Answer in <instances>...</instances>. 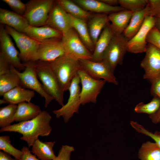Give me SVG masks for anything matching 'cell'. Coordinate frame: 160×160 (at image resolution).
<instances>
[{"mask_svg":"<svg viewBox=\"0 0 160 160\" xmlns=\"http://www.w3.org/2000/svg\"><path fill=\"white\" fill-rule=\"evenodd\" d=\"M151 83V93L153 97L160 98V75L150 81Z\"/></svg>","mask_w":160,"mask_h":160,"instance_id":"ab89813d","label":"cell"},{"mask_svg":"<svg viewBox=\"0 0 160 160\" xmlns=\"http://www.w3.org/2000/svg\"><path fill=\"white\" fill-rule=\"evenodd\" d=\"M61 39H55L41 42L36 61L52 62L66 55Z\"/></svg>","mask_w":160,"mask_h":160,"instance_id":"9a60e30c","label":"cell"},{"mask_svg":"<svg viewBox=\"0 0 160 160\" xmlns=\"http://www.w3.org/2000/svg\"><path fill=\"white\" fill-rule=\"evenodd\" d=\"M14 12L23 15L26 9V4L20 0H2Z\"/></svg>","mask_w":160,"mask_h":160,"instance_id":"d590c367","label":"cell"},{"mask_svg":"<svg viewBox=\"0 0 160 160\" xmlns=\"http://www.w3.org/2000/svg\"><path fill=\"white\" fill-rule=\"evenodd\" d=\"M80 83V79L78 74L72 80L69 88V96L67 103L60 108L53 111L57 118L62 117L65 123L68 122L75 113H78L81 104Z\"/></svg>","mask_w":160,"mask_h":160,"instance_id":"ba28073f","label":"cell"},{"mask_svg":"<svg viewBox=\"0 0 160 160\" xmlns=\"http://www.w3.org/2000/svg\"><path fill=\"white\" fill-rule=\"evenodd\" d=\"M114 35L109 22L103 29L95 45L91 60L96 62L102 60L103 54Z\"/></svg>","mask_w":160,"mask_h":160,"instance_id":"44dd1931","label":"cell"},{"mask_svg":"<svg viewBox=\"0 0 160 160\" xmlns=\"http://www.w3.org/2000/svg\"><path fill=\"white\" fill-rule=\"evenodd\" d=\"M148 14V9L146 6L141 10L133 12L127 27L122 33L128 40L132 39L140 30Z\"/></svg>","mask_w":160,"mask_h":160,"instance_id":"4316f807","label":"cell"},{"mask_svg":"<svg viewBox=\"0 0 160 160\" xmlns=\"http://www.w3.org/2000/svg\"><path fill=\"white\" fill-rule=\"evenodd\" d=\"M147 4V0H119V4L120 6L133 12L144 9Z\"/></svg>","mask_w":160,"mask_h":160,"instance_id":"836d02e7","label":"cell"},{"mask_svg":"<svg viewBox=\"0 0 160 160\" xmlns=\"http://www.w3.org/2000/svg\"><path fill=\"white\" fill-rule=\"evenodd\" d=\"M15 68L10 65V70L0 75V95L3 96L6 92L18 86H20L19 77Z\"/></svg>","mask_w":160,"mask_h":160,"instance_id":"f1b7e54d","label":"cell"},{"mask_svg":"<svg viewBox=\"0 0 160 160\" xmlns=\"http://www.w3.org/2000/svg\"><path fill=\"white\" fill-rule=\"evenodd\" d=\"M10 65L0 55V75L5 73L10 70Z\"/></svg>","mask_w":160,"mask_h":160,"instance_id":"b9f144b4","label":"cell"},{"mask_svg":"<svg viewBox=\"0 0 160 160\" xmlns=\"http://www.w3.org/2000/svg\"><path fill=\"white\" fill-rule=\"evenodd\" d=\"M41 111L39 106L32 103H21L17 105L14 121L19 122L31 120L37 116Z\"/></svg>","mask_w":160,"mask_h":160,"instance_id":"7402d4cb","label":"cell"},{"mask_svg":"<svg viewBox=\"0 0 160 160\" xmlns=\"http://www.w3.org/2000/svg\"><path fill=\"white\" fill-rule=\"evenodd\" d=\"M46 25L63 34L73 28L70 15L55 1L49 13Z\"/></svg>","mask_w":160,"mask_h":160,"instance_id":"2e32d148","label":"cell"},{"mask_svg":"<svg viewBox=\"0 0 160 160\" xmlns=\"http://www.w3.org/2000/svg\"><path fill=\"white\" fill-rule=\"evenodd\" d=\"M0 55L17 69L24 70L25 65L21 62L20 53L15 48L4 25L2 24L0 26Z\"/></svg>","mask_w":160,"mask_h":160,"instance_id":"8fae6325","label":"cell"},{"mask_svg":"<svg viewBox=\"0 0 160 160\" xmlns=\"http://www.w3.org/2000/svg\"><path fill=\"white\" fill-rule=\"evenodd\" d=\"M147 16L156 17L160 16V0H147Z\"/></svg>","mask_w":160,"mask_h":160,"instance_id":"8d00e7d4","label":"cell"},{"mask_svg":"<svg viewBox=\"0 0 160 160\" xmlns=\"http://www.w3.org/2000/svg\"><path fill=\"white\" fill-rule=\"evenodd\" d=\"M105 4L112 6H116L119 4V0H100Z\"/></svg>","mask_w":160,"mask_h":160,"instance_id":"f6af8a7d","label":"cell"},{"mask_svg":"<svg viewBox=\"0 0 160 160\" xmlns=\"http://www.w3.org/2000/svg\"><path fill=\"white\" fill-rule=\"evenodd\" d=\"M55 1L72 16L88 21L93 15L75 3L70 0H57Z\"/></svg>","mask_w":160,"mask_h":160,"instance_id":"484cf974","label":"cell"},{"mask_svg":"<svg viewBox=\"0 0 160 160\" xmlns=\"http://www.w3.org/2000/svg\"><path fill=\"white\" fill-rule=\"evenodd\" d=\"M29 148L26 146H23L21 149L23 153L21 160H39L35 155L31 153Z\"/></svg>","mask_w":160,"mask_h":160,"instance_id":"60d3db41","label":"cell"},{"mask_svg":"<svg viewBox=\"0 0 160 160\" xmlns=\"http://www.w3.org/2000/svg\"><path fill=\"white\" fill-rule=\"evenodd\" d=\"M108 15L97 13L93 15L88 21V29L95 46L103 29L109 23Z\"/></svg>","mask_w":160,"mask_h":160,"instance_id":"603a6c76","label":"cell"},{"mask_svg":"<svg viewBox=\"0 0 160 160\" xmlns=\"http://www.w3.org/2000/svg\"><path fill=\"white\" fill-rule=\"evenodd\" d=\"M0 23L2 25L11 27L23 33L29 25L23 15L2 8H0Z\"/></svg>","mask_w":160,"mask_h":160,"instance_id":"ac0fdd59","label":"cell"},{"mask_svg":"<svg viewBox=\"0 0 160 160\" xmlns=\"http://www.w3.org/2000/svg\"><path fill=\"white\" fill-rule=\"evenodd\" d=\"M146 41L147 43L151 44L160 49V32L155 27L148 33Z\"/></svg>","mask_w":160,"mask_h":160,"instance_id":"f35d334b","label":"cell"},{"mask_svg":"<svg viewBox=\"0 0 160 160\" xmlns=\"http://www.w3.org/2000/svg\"><path fill=\"white\" fill-rule=\"evenodd\" d=\"M47 63L62 91L68 90L72 80L81 68L79 60L65 55Z\"/></svg>","mask_w":160,"mask_h":160,"instance_id":"7a4b0ae2","label":"cell"},{"mask_svg":"<svg viewBox=\"0 0 160 160\" xmlns=\"http://www.w3.org/2000/svg\"><path fill=\"white\" fill-rule=\"evenodd\" d=\"M81 68L93 78L103 79L115 85L118 84L110 67L103 60L96 62L89 60H79Z\"/></svg>","mask_w":160,"mask_h":160,"instance_id":"7c38bea8","label":"cell"},{"mask_svg":"<svg viewBox=\"0 0 160 160\" xmlns=\"http://www.w3.org/2000/svg\"><path fill=\"white\" fill-rule=\"evenodd\" d=\"M128 40L123 35H114L104 52L102 60L106 62L114 73L118 65L123 63Z\"/></svg>","mask_w":160,"mask_h":160,"instance_id":"9c48e42d","label":"cell"},{"mask_svg":"<svg viewBox=\"0 0 160 160\" xmlns=\"http://www.w3.org/2000/svg\"><path fill=\"white\" fill-rule=\"evenodd\" d=\"M0 150L12 155L15 159L21 160L22 151L12 145L9 136L2 135L0 137Z\"/></svg>","mask_w":160,"mask_h":160,"instance_id":"d6a6232c","label":"cell"},{"mask_svg":"<svg viewBox=\"0 0 160 160\" xmlns=\"http://www.w3.org/2000/svg\"><path fill=\"white\" fill-rule=\"evenodd\" d=\"M17 108L16 104L9 103L0 108V127L1 128L8 127L13 121Z\"/></svg>","mask_w":160,"mask_h":160,"instance_id":"4dcf8cb0","label":"cell"},{"mask_svg":"<svg viewBox=\"0 0 160 160\" xmlns=\"http://www.w3.org/2000/svg\"><path fill=\"white\" fill-rule=\"evenodd\" d=\"M8 103V102L5 99L3 98L0 100V104H5Z\"/></svg>","mask_w":160,"mask_h":160,"instance_id":"7dc6e473","label":"cell"},{"mask_svg":"<svg viewBox=\"0 0 160 160\" xmlns=\"http://www.w3.org/2000/svg\"><path fill=\"white\" fill-rule=\"evenodd\" d=\"M70 15L72 28L75 30L87 49L92 53L95 45L89 35L87 22Z\"/></svg>","mask_w":160,"mask_h":160,"instance_id":"d4e9b609","label":"cell"},{"mask_svg":"<svg viewBox=\"0 0 160 160\" xmlns=\"http://www.w3.org/2000/svg\"><path fill=\"white\" fill-rule=\"evenodd\" d=\"M154 17L147 15L141 28L136 34L128 40L127 44V51L135 54L145 52L148 44L147 35L155 26Z\"/></svg>","mask_w":160,"mask_h":160,"instance_id":"5bb4252c","label":"cell"},{"mask_svg":"<svg viewBox=\"0 0 160 160\" xmlns=\"http://www.w3.org/2000/svg\"><path fill=\"white\" fill-rule=\"evenodd\" d=\"M73 1L85 10L98 14L108 15L125 9L120 6H112L108 5L101 0H74Z\"/></svg>","mask_w":160,"mask_h":160,"instance_id":"d6986e66","label":"cell"},{"mask_svg":"<svg viewBox=\"0 0 160 160\" xmlns=\"http://www.w3.org/2000/svg\"><path fill=\"white\" fill-rule=\"evenodd\" d=\"M138 156L140 160H160V148L155 142L147 141L141 145Z\"/></svg>","mask_w":160,"mask_h":160,"instance_id":"f546056e","label":"cell"},{"mask_svg":"<svg viewBox=\"0 0 160 160\" xmlns=\"http://www.w3.org/2000/svg\"><path fill=\"white\" fill-rule=\"evenodd\" d=\"M51 119L48 112L42 111L33 119L1 128L0 132H14L21 134L20 139L26 142L29 148L38 139L39 136H47L50 134L52 130L50 124Z\"/></svg>","mask_w":160,"mask_h":160,"instance_id":"6da1fadb","label":"cell"},{"mask_svg":"<svg viewBox=\"0 0 160 160\" xmlns=\"http://www.w3.org/2000/svg\"><path fill=\"white\" fill-rule=\"evenodd\" d=\"M24 33L40 42L55 39L62 38L63 34L55 29L47 25L34 27L29 25Z\"/></svg>","mask_w":160,"mask_h":160,"instance_id":"e0dca14e","label":"cell"},{"mask_svg":"<svg viewBox=\"0 0 160 160\" xmlns=\"http://www.w3.org/2000/svg\"><path fill=\"white\" fill-rule=\"evenodd\" d=\"M25 69L20 72L16 68L15 71L18 75L20 81V86L38 93L45 99V107L47 108L54 98L44 90L39 81L35 69L36 61H31L24 63Z\"/></svg>","mask_w":160,"mask_h":160,"instance_id":"277c9868","label":"cell"},{"mask_svg":"<svg viewBox=\"0 0 160 160\" xmlns=\"http://www.w3.org/2000/svg\"><path fill=\"white\" fill-rule=\"evenodd\" d=\"M54 2L53 0H30L26 4V9L23 16L31 26L40 27L46 25Z\"/></svg>","mask_w":160,"mask_h":160,"instance_id":"5b68a950","label":"cell"},{"mask_svg":"<svg viewBox=\"0 0 160 160\" xmlns=\"http://www.w3.org/2000/svg\"><path fill=\"white\" fill-rule=\"evenodd\" d=\"M160 107V98L153 97L151 101L147 103L141 102L137 104L134 108L137 113H145L149 115L156 113Z\"/></svg>","mask_w":160,"mask_h":160,"instance_id":"1f68e13d","label":"cell"},{"mask_svg":"<svg viewBox=\"0 0 160 160\" xmlns=\"http://www.w3.org/2000/svg\"><path fill=\"white\" fill-rule=\"evenodd\" d=\"M4 26L18 48L21 60L25 63L31 61H36L37 53L41 42L7 25Z\"/></svg>","mask_w":160,"mask_h":160,"instance_id":"8992f818","label":"cell"},{"mask_svg":"<svg viewBox=\"0 0 160 160\" xmlns=\"http://www.w3.org/2000/svg\"><path fill=\"white\" fill-rule=\"evenodd\" d=\"M155 18V22L154 27L160 32V16Z\"/></svg>","mask_w":160,"mask_h":160,"instance_id":"bcb514c9","label":"cell"},{"mask_svg":"<svg viewBox=\"0 0 160 160\" xmlns=\"http://www.w3.org/2000/svg\"><path fill=\"white\" fill-rule=\"evenodd\" d=\"M74 150L73 146L67 145H62L58 155L53 160H70L71 153Z\"/></svg>","mask_w":160,"mask_h":160,"instance_id":"74e56055","label":"cell"},{"mask_svg":"<svg viewBox=\"0 0 160 160\" xmlns=\"http://www.w3.org/2000/svg\"><path fill=\"white\" fill-rule=\"evenodd\" d=\"M133 12L127 9L111 13L108 15L110 26L115 35L122 34L127 27Z\"/></svg>","mask_w":160,"mask_h":160,"instance_id":"ffe728a7","label":"cell"},{"mask_svg":"<svg viewBox=\"0 0 160 160\" xmlns=\"http://www.w3.org/2000/svg\"><path fill=\"white\" fill-rule=\"evenodd\" d=\"M61 40L66 55L79 60H92V53L85 46L73 28L63 34Z\"/></svg>","mask_w":160,"mask_h":160,"instance_id":"30bf717a","label":"cell"},{"mask_svg":"<svg viewBox=\"0 0 160 160\" xmlns=\"http://www.w3.org/2000/svg\"><path fill=\"white\" fill-rule=\"evenodd\" d=\"M35 69L39 79L45 91L61 105L64 104V92L61 89L47 63L36 61Z\"/></svg>","mask_w":160,"mask_h":160,"instance_id":"3957f363","label":"cell"},{"mask_svg":"<svg viewBox=\"0 0 160 160\" xmlns=\"http://www.w3.org/2000/svg\"><path fill=\"white\" fill-rule=\"evenodd\" d=\"M130 124L132 127L138 132L150 137L160 148V132L156 131L154 133L150 132L143 126L136 121H131Z\"/></svg>","mask_w":160,"mask_h":160,"instance_id":"e575fe53","label":"cell"},{"mask_svg":"<svg viewBox=\"0 0 160 160\" xmlns=\"http://www.w3.org/2000/svg\"><path fill=\"white\" fill-rule=\"evenodd\" d=\"M145 52L140 66L145 71L143 78L150 81L160 75V49L148 43Z\"/></svg>","mask_w":160,"mask_h":160,"instance_id":"4fadbf2b","label":"cell"},{"mask_svg":"<svg viewBox=\"0 0 160 160\" xmlns=\"http://www.w3.org/2000/svg\"><path fill=\"white\" fill-rule=\"evenodd\" d=\"M78 74L82 86L80 95L81 104L96 103L97 96L106 81L93 78L81 68Z\"/></svg>","mask_w":160,"mask_h":160,"instance_id":"52a82bcc","label":"cell"},{"mask_svg":"<svg viewBox=\"0 0 160 160\" xmlns=\"http://www.w3.org/2000/svg\"><path fill=\"white\" fill-rule=\"evenodd\" d=\"M55 141L43 142L37 139L32 146L31 151L41 160H53L56 157L53 148Z\"/></svg>","mask_w":160,"mask_h":160,"instance_id":"83f0119b","label":"cell"},{"mask_svg":"<svg viewBox=\"0 0 160 160\" xmlns=\"http://www.w3.org/2000/svg\"><path fill=\"white\" fill-rule=\"evenodd\" d=\"M35 95L34 91L20 86L6 93L3 97L8 103L17 105L23 102H30Z\"/></svg>","mask_w":160,"mask_h":160,"instance_id":"cb8c5ba5","label":"cell"},{"mask_svg":"<svg viewBox=\"0 0 160 160\" xmlns=\"http://www.w3.org/2000/svg\"><path fill=\"white\" fill-rule=\"evenodd\" d=\"M0 160H20L12 158L9 154L2 151H0Z\"/></svg>","mask_w":160,"mask_h":160,"instance_id":"ee69618b","label":"cell"},{"mask_svg":"<svg viewBox=\"0 0 160 160\" xmlns=\"http://www.w3.org/2000/svg\"><path fill=\"white\" fill-rule=\"evenodd\" d=\"M149 117L153 123L157 124L160 123V107L156 113L149 115Z\"/></svg>","mask_w":160,"mask_h":160,"instance_id":"7bdbcfd3","label":"cell"}]
</instances>
